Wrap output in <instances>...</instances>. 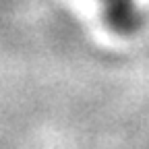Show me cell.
<instances>
[{
  "instance_id": "6da1fadb",
  "label": "cell",
  "mask_w": 149,
  "mask_h": 149,
  "mask_svg": "<svg viewBox=\"0 0 149 149\" xmlns=\"http://www.w3.org/2000/svg\"><path fill=\"white\" fill-rule=\"evenodd\" d=\"M106 23L120 35H130L143 25V13L135 0H100Z\"/></svg>"
}]
</instances>
